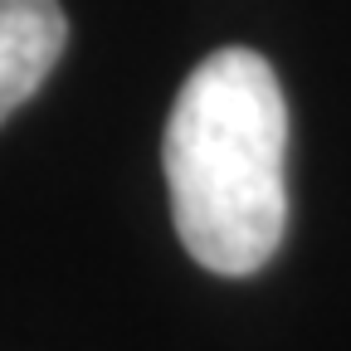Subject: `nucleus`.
<instances>
[{
  "instance_id": "1",
  "label": "nucleus",
  "mask_w": 351,
  "mask_h": 351,
  "mask_svg": "<svg viewBox=\"0 0 351 351\" xmlns=\"http://www.w3.org/2000/svg\"><path fill=\"white\" fill-rule=\"evenodd\" d=\"M171 219L210 274H258L288 230V103L274 64L215 49L176 93L166 122Z\"/></svg>"
},
{
  "instance_id": "2",
  "label": "nucleus",
  "mask_w": 351,
  "mask_h": 351,
  "mask_svg": "<svg viewBox=\"0 0 351 351\" xmlns=\"http://www.w3.org/2000/svg\"><path fill=\"white\" fill-rule=\"evenodd\" d=\"M69 44L59 0H0V122L25 108Z\"/></svg>"
}]
</instances>
